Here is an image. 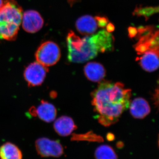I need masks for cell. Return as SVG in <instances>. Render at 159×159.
Returning <instances> with one entry per match:
<instances>
[{"mask_svg":"<svg viewBox=\"0 0 159 159\" xmlns=\"http://www.w3.org/2000/svg\"><path fill=\"white\" fill-rule=\"evenodd\" d=\"M54 128L56 132L61 136L70 135L77 127L70 117L63 116L54 122Z\"/></svg>","mask_w":159,"mask_h":159,"instance_id":"obj_11","label":"cell"},{"mask_svg":"<svg viewBox=\"0 0 159 159\" xmlns=\"http://www.w3.org/2000/svg\"><path fill=\"white\" fill-rule=\"evenodd\" d=\"M96 159H117L116 154L111 146L101 145L95 151Z\"/></svg>","mask_w":159,"mask_h":159,"instance_id":"obj_16","label":"cell"},{"mask_svg":"<svg viewBox=\"0 0 159 159\" xmlns=\"http://www.w3.org/2000/svg\"><path fill=\"white\" fill-rule=\"evenodd\" d=\"M77 31L83 35L93 34L97 29L96 19L89 15L83 16L77 19L76 23Z\"/></svg>","mask_w":159,"mask_h":159,"instance_id":"obj_10","label":"cell"},{"mask_svg":"<svg viewBox=\"0 0 159 159\" xmlns=\"http://www.w3.org/2000/svg\"><path fill=\"white\" fill-rule=\"evenodd\" d=\"M35 57L38 62L45 66H54L60 58V49L56 43L48 41L42 43L38 48Z\"/></svg>","mask_w":159,"mask_h":159,"instance_id":"obj_4","label":"cell"},{"mask_svg":"<svg viewBox=\"0 0 159 159\" xmlns=\"http://www.w3.org/2000/svg\"><path fill=\"white\" fill-rule=\"evenodd\" d=\"M115 29V27L111 23H109L107 25V31L109 32H112Z\"/></svg>","mask_w":159,"mask_h":159,"instance_id":"obj_19","label":"cell"},{"mask_svg":"<svg viewBox=\"0 0 159 159\" xmlns=\"http://www.w3.org/2000/svg\"><path fill=\"white\" fill-rule=\"evenodd\" d=\"M68 59L72 62L84 63L93 59L99 52L94 35L80 39L70 31L67 38Z\"/></svg>","mask_w":159,"mask_h":159,"instance_id":"obj_3","label":"cell"},{"mask_svg":"<svg viewBox=\"0 0 159 159\" xmlns=\"http://www.w3.org/2000/svg\"><path fill=\"white\" fill-rule=\"evenodd\" d=\"M131 95V90L121 83H100L92 94V104L99 123L105 126L116 123L129 107Z\"/></svg>","mask_w":159,"mask_h":159,"instance_id":"obj_1","label":"cell"},{"mask_svg":"<svg viewBox=\"0 0 159 159\" xmlns=\"http://www.w3.org/2000/svg\"><path fill=\"white\" fill-rule=\"evenodd\" d=\"M99 49V52H105L113 49L114 36L107 31L103 30L94 34Z\"/></svg>","mask_w":159,"mask_h":159,"instance_id":"obj_14","label":"cell"},{"mask_svg":"<svg viewBox=\"0 0 159 159\" xmlns=\"http://www.w3.org/2000/svg\"><path fill=\"white\" fill-rule=\"evenodd\" d=\"M21 151L16 145L6 142L0 147V159H22Z\"/></svg>","mask_w":159,"mask_h":159,"instance_id":"obj_15","label":"cell"},{"mask_svg":"<svg viewBox=\"0 0 159 159\" xmlns=\"http://www.w3.org/2000/svg\"><path fill=\"white\" fill-rule=\"evenodd\" d=\"M21 22L25 31L29 33H34L43 28L44 20L37 11L30 10L24 12Z\"/></svg>","mask_w":159,"mask_h":159,"instance_id":"obj_7","label":"cell"},{"mask_svg":"<svg viewBox=\"0 0 159 159\" xmlns=\"http://www.w3.org/2000/svg\"><path fill=\"white\" fill-rule=\"evenodd\" d=\"M3 4H4L3 0H0V8L2 6Z\"/></svg>","mask_w":159,"mask_h":159,"instance_id":"obj_20","label":"cell"},{"mask_svg":"<svg viewBox=\"0 0 159 159\" xmlns=\"http://www.w3.org/2000/svg\"><path fill=\"white\" fill-rule=\"evenodd\" d=\"M48 71V67L37 61L32 62L25 69L24 77L29 87L37 86L42 84Z\"/></svg>","mask_w":159,"mask_h":159,"instance_id":"obj_6","label":"cell"},{"mask_svg":"<svg viewBox=\"0 0 159 159\" xmlns=\"http://www.w3.org/2000/svg\"><path fill=\"white\" fill-rule=\"evenodd\" d=\"M84 74L87 78L93 82H99L105 77L106 70L101 64L90 62L86 65L84 68Z\"/></svg>","mask_w":159,"mask_h":159,"instance_id":"obj_12","label":"cell"},{"mask_svg":"<svg viewBox=\"0 0 159 159\" xmlns=\"http://www.w3.org/2000/svg\"><path fill=\"white\" fill-rule=\"evenodd\" d=\"M29 111L33 116H37L43 121L48 123L54 121L57 116V110L54 105L43 100L37 108L31 107Z\"/></svg>","mask_w":159,"mask_h":159,"instance_id":"obj_8","label":"cell"},{"mask_svg":"<svg viewBox=\"0 0 159 159\" xmlns=\"http://www.w3.org/2000/svg\"><path fill=\"white\" fill-rule=\"evenodd\" d=\"M95 19L97 21V25H98L99 27L105 28L107 25L108 20L107 18L97 16Z\"/></svg>","mask_w":159,"mask_h":159,"instance_id":"obj_17","label":"cell"},{"mask_svg":"<svg viewBox=\"0 0 159 159\" xmlns=\"http://www.w3.org/2000/svg\"><path fill=\"white\" fill-rule=\"evenodd\" d=\"M140 55L137 60L143 70L151 72L158 68L159 50H148Z\"/></svg>","mask_w":159,"mask_h":159,"instance_id":"obj_9","label":"cell"},{"mask_svg":"<svg viewBox=\"0 0 159 159\" xmlns=\"http://www.w3.org/2000/svg\"><path fill=\"white\" fill-rule=\"evenodd\" d=\"M23 9L15 0H6L0 8V42L16 39L22 22Z\"/></svg>","mask_w":159,"mask_h":159,"instance_id":"obj_2","label":"cell"},{"mask_svg":"<svg viewBox=\"0 0 159 159\" xmlns=\"http://www.w3.org/2000/svg\"><path fill=\"white\" fill-rule=\"evenodd\" d=\"M129 36L130 37H133L135 36L138 33V31L134 28L131 27L129 29Z\"/></svg>","mask_w":159,"mask_h":159,"instance_id":"obj_18","label":"cell"},{"mask_svg":"<svg viewBox=\"0 0 159 159\" xmlns=\"http://www.w3.org/2000/svg\"><path fill=\"white\" fill-rule=\"evenodd\" d=\"M35 146L37 153L43 157H58L63 153V148L59 142L47 138L38 139Z\"/></svg>","mask_w":159,"mask_h":159,"instance_id":"obj_5","label":"cell"},{"mask_svg":"<svg viewBox=\"0 0 159 159\" xmlns=\"http://www.w3.org/2000/svg\"><path fill=\"white\" fill-rule=\"evenodd\" d=\"M129 106L131 114L136 119H143L150 113L149 104L143 98H137L134 99Z\"/></svg>","mask_w":159,"mask_h":159,"instance_id":"obj_13","label":"cell"}]
</instances>
